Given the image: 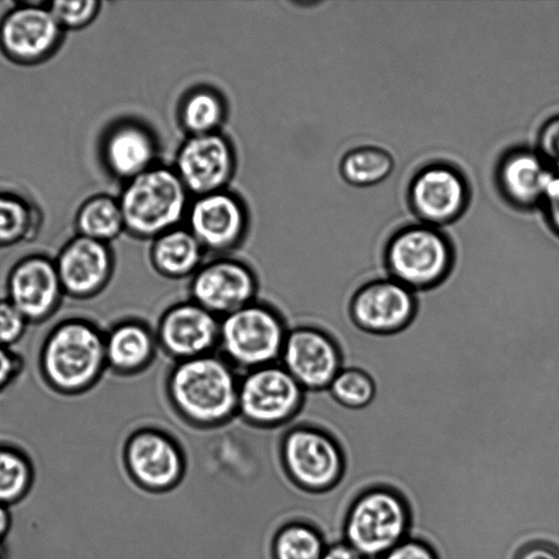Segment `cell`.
I'll use <instances>...</instances> for the list:
<instances>
[{"mask_svg": "<svg viewBox=\"0 0 559 559\" xmlns=\"http://www.w3.org/2000/svg\"><path fill=\"white\" fill-rule=\"evenodd\" d=\"M240 373L217 352L175 361L165 392L170 407L186 424L217 428L237 416Z\"/></svg>", "mask_w": 559, "mask_h": 559, "instance_id": "obj_1", "label": "cell"}, {"mask_svg": "<svg viewBox=\"0 0 559 559\" xmlns=\"http://www.w3.org/2000/svg\"><path fill=\"white\" fill-rule=\"evenodd\" d=\"M39 371L53 391L81 394L92 389L107 370L105 332L85 318H68L55 324L43 341Z\"/></svg>", "mask_w": 559, "mask_h": 559, "instance_id": "obj_2", "label": "cell"}, {"mask_svg": "<svg viewBox=\"0 0 559 559\" xmlns=\"http://www.w3.org/2000/svg\"><path fill=\"white\" fill-rule=\"evenodd\" d=\"M412 511L399 488L374 483L350 502L343 521L344 542L365 559H380L407 538Z\"/></svg>", "mask_w": 559, "mask_h": 559, "instance_id": "obj_3", "label": "cell"}, {"mask_svg": "<svg viewBox=\"0 0 559 559\" xmlns=\"http://www.w3.org/2000/svg\"><path fill=\"white\" fill-rule=\"evenodd\" d=\"M288 330L274 307L254 300L221 318L217 353L240 374L276 364Z\"/></svg>", "mask_w": 559, "mask_h": 559, "instance_id": "obj_4", "label": "cell"}, {"mask_svg": "<svg viewBox=\"0 0 559 559\" xmlns=\"http://www.w3.org/2000/svg\"><path fill=\"white\" fill-rule=\"evenodd\" d=\"M453 259V246L443 228L420 222L395 229L384 249L388 275L414 292L442 282Z\"/></svg>", "mask_w": 559, "mask_h": 559, "instance_id": "obj_5", "label": "cell"}, {"mask_svg": "<svg viewBox=\"0 0 559 559\" xmlns=\"http://www.w3.org/2000/svg\"><path fill=\"white\" fill-rule=\"evenodd\" d=\"M188 190L177 173L152 167L129 180L119 201L124 229L155 239L177 227L187 206Z\"/></svg>", "mask_w": 559, "mask_h": 559, "instance_id": "obj_6", "label": "cell"}, {"mask_svg": "<svg viewBox=\"0 0 559 559\" xmlns=\"http://www.w3.org/2000/svg\"><path fill=\"white\" fill-rule=\"evenodd\" d=\"M281 461L290 480L313 493L334 489L346 471L341 444L328 429L316 425H298L285 432Z\"/></svg>", "mask_w": 559, "mask_h": 559, "instance_id": "obj_7", "label": "cell"}, {"mask_svg": "<svg viewBox=\"0 0 559 559\" xmlns=\"http://www.w3.org/2000/svg\"><path fill=\"white\" fill-rule=\"evenodd\" d=\"M306 391L280 364L240 374L237 416L257 428H276L301 409Z\"/></svg>", "mask_w": 559, "mask_h": 559, "instance_id": "obj_8", "label": "cell"}, {"mask_svg": "<svg viewBox=\"0 0 559 559\" xmlns=\"http://www.w3.org/2000/svg\"><path fill=\"white\" fill-rule=\"evenodd\" d=\"M123 463L131 479L152 492L175 488L186 472L180 445L167 432L153 427L136 429L128 437Z\"/></svg>", "mask_w": 559, "mask_h": 559, "instance_id": "obj_9", "label": "cell"}, {"mask_svg": "<svg viewBox=\"0 0 559 559\" xmlns=\"http://www.w3.org/2000/svg\"><path fill=\"white\" fill-rule=\"evenodd\" d=\"M278 362L305 391L323 393L343 368V355L325 328L302 324L288 330Z\"/></svg>", "mask_w": 559, "mask_h": 559, "instance_id": "obj_10", "label": "cell"}, {"mask_svg": "<svg viewBox=\"0 0 559 559\" xmlns=\"http://www.w3.org/2000/svg\"><path fill=\"white\" fill-rule=\"evenodd\" d=\"M259 282L245 262L219 257L204 261L189 278V299L219 319L257 300Z\"/></svg>", "mask_w": 559, "mask_h": 559, "instance_id": "obj_11", "label": "cell"}, {"mask_svg": "<svg viewBox=\"0 0 559 559\" xmlns=\"http://www.w3.org/2000/svg\"><path fill=\"white\" fill-rule=\"evenodd\" d=\"M221 319L191 299L167 307L158 318V347L175 361L217 352Z\"/></svg>", "mask_w": 559, "mask_h": 559, "instance_id": "obj_12", "label": "cell"}, {"mask_svg": "<svg viewBox=\"0 0 559 559\" xmlns=\"http://www.w3.org/2000/svg\"><path fill=\"white\" fill-rule=\"evenodd\" d=\"M468 186L452 166L432 164L421 168L412 179L408 200L420 223L442 228L454 224L465 212Z\"/></svg>", "mask_w": 559, "mask_h": 559, "instance_id": "obj_13", "label": "cell"}, {"mask_svg": "<svg viewBox=\"0 0 559 559\" xmlns=\"http://www.w3.org/2000/svg\"><path fill=\"white\" fill-rule=\"evenodd\" d=\"M7 299L28 323L48 320L66 296L55 260L43 254L20 259L10 269L5 282Z\"/></svg>", "mask_w": 559, "mask_h": 559, "instance_id": "obj_14", "label": "cell"}, {"mask_svg": "<svg viewBox=\"0 0 559 559\" xmlns=\"http://www.w3.org/2000/svg\"><path fill=\"white\" fill-rule=\"evenodd\" d=\"M415 311V292L390 276L366 283L349 302L354 323L373 334L402 330L412 321Z\"/></svg>", "mask_w": 559, "mask_h": 559, "instance_id": "obj_15", "label": "cell"}, {"mask_svg": "<svg viewBox=\"0 0 559 559\" xmlns=\"http://www.w3.org/2000/svg\"><path fill=\"white\" fill-rule=\"evenodd\" d=\"M66 296L88 299L106 288L114 274V255L107 243L81 235L68 241L55 259Z\"/></svg>", "mask_w": 559, "mask_h": 559, "instance_id": "obj_16", "label": "cell"}, {"mask_svg": "<svg viewBox=\"0 0 559 559\" xmlns=\"http://www.w3.org/2000/svg\"><path fill=\"white\" fill-rule=\"evenodd\" d=\"M234 169V155L216 132L192 135L177 157V175L188 191L201 195L222 191Z\"/></svg>", "mask_w": 559, "mask_h": 559, "instance_id": "obj_17", "label": "cell"}, {"mask_svg": "<svg viewBox=\"0 0 559 559\" xmlns=\"http://www.w3.org/2000/svg\"><path fill=\"white\" fill-rule=\"evenodd\" d=\"M246 214L230 194L217 191L201 195L189 211V230L203 249L224 253L234 249L246 231Z\"/></svg>", "mask_w": 559, "mask_h": 559, "instance_id": "obj_18", "label": "cell"}, {"mask_svg": "<svg viewBox=\"0 0 559 559\" xmlns=\"http://www.w3.org/2000/svg\"><path fill=\"white\" fill-rule=\"evenodd\" d=\"M61 28L49 9L26 4L13 9L3 19L0 44L12 59L35 62L53 51Z\"/></svg>", "mask_w": 559, "mask_h": 559, "instance_id": "obj_19", "label": "cell"}, {"mask_svg": "<svg viewBox=\"0 0 559 559\" xmlns=\"http://www.w3.org/2000/svg\"><path fill=\"white\" fill-rule=\"evenodd\" d=\"M555 173L538 152L527 148L509 151L497 168V183L514 206L530 209L543 202Z\"/></svg>", "mask_w": 559, "mask_h": 559, "instance_id": "obj_20", "label": "cell"}, {"mask_svg": "<svg viewBox=\"0 0 559 559\" xmlns=\"http://www.w3.org/2000/svg\"><path fill=\"white\" fill-rule=\"evenodd\" d=\"M158 349L155 330L139 319H123L105 332L107 369L119 376L144 371Z\"/></svg>", "mask_w": 559, "mask_h": 559, "instance_id": "obj_21", "label": "cell"}, {"mask_svg": "<svg viewBox=\"0 0 559 559\" xmlns=\"http://www.w3.org/2000/svg\"><path fill=\"white\" fill-rule=\"evenodd\" d=\"M205 250L189 229L175 227L153 241L152 267L169 280L190 278L204 263Z\"/></svg>", "mask_w": 559, "mask_h": 559, "instance_id": "obj_22", "label": "cell"}, {"mask_svg": "<svg viewBox=\"0 0 559 559\" xmlns=\"http://www.w3.org/2000/svg\"><path fill=\"white\" fill-rule=\"evenodd\" d=\"M155 143L151 134L135 124H122L114 130L105 144L109 168L129 180L152 168Z\"/></svg>", "mask_w": 559, "mask_h": 559, "instance_id": "obj_23", "label": "cell"}, {"mask_svg": "<svg viewBox=\"0 0 559 559\" xmlns=\"http://www.w3.org/2000/svg\"><path fill=\"white\" fill-rule=\"evenodd\" d=\"M35 481V467L25 451L0 442V503L12 507L24 500Z\"/></svg>", "mask_w": 559, "mask_h": 559, "instance_id": "obj_24", "label": "cell"}, {"mask_svg": "<svg viewBox=\"0 0 559 559\" xmlns=\"http://www.w3.org/2000/svg\"><path fill=\"white\" fill-rule=\"evenodd\" d=\"M323 535L311 524L294 521L283 525L272 542L273 559H322Z\"/></svg>", "mask_w": 559, "mask_h": 559, "instance_id": "obj_25", "label": "cell"}, {"mask_svg": "<svg viewBox=\"0 0 559 559\" xmlns=\"http://www.w3.org/2000/svg\"><path fill=\"white\" fill-rule=\"evenodd\" d=\"M79 235L107 243L124 228L119 202L109 197H95L79 211Z\"/></svg>", "mask_w": 559, "mask_h": 559, "instance_id": "obj_26", "label": "cell"}, {"mask_svg": "<svg viewBox=\"0 0 559 559\" xmlns=\"http://www.w3.org/2000/svg\"><path fill=\"white\" fill-rule=\"evenodd\" d=\"M393 158L385 150L378 146H361L343 157L341 171L350 185L367 187L384 180L393 170Z\"/></svg>", "mask_w": 559, "mask_h": 559, "instance_id": "obj_27", "label": "cell"}, {"mask_svg": "<svg viewBox=\"0 0 559 559\" xmlns=\"http://www.w3.org/2000/svg\"><path fill=\"white\" fill-rule=\"evenodd\" d=\"M330 397L346 408L367 406L374 395L371 377L361 369L343 367L326 390Z\"/></svg>", "mask_w": 559, "mask_h": 559, "instance_id": "obj_28", "label": "cell"}, {"mask_svg": "<svg viewBox=\"0 0 559 559\" xmlns=\"http://www.w3.org/2000/svg\"><path fill=\"white\" fill-rule=\"evenodd\" d=\"M181 117L193 135L213 133L223 120L224 106L216 94L198 91L186 99Z\"/></svg>", "mask_w": 559, "mask_h": 559, "instance_id": "obj_29", "label": "cell"}, {"mask_svg": "<svg viewBox=\"0 0 559 559\" xmlns=\"http://www.w3.org/2000/svg\"><path fill=\"white\" fill-rule=\"evenodd\" d=\"M31 216L25 204L13 197L0 195V247L11 246L29 231Z\"/></svg>", "mask_w": 559, "mask_h": 559, "instance_id": "obj_30", "label": "cell"}, {"mask_svg": "<svg viewBox=\"0 0 559 559\" xmlns=\"http://www.w3.org/2000/svg\"><path fill=\"white\" fill-rule=\"evenodd\" d=\"M99 2L95 0L53 1L50 12L61 27L78 28L90 23L98 11Z\"/></svg>", "mask_w": 559, "mask_h": 559, "instance_id": "obj_31", "label": "cell"}, {"mask_svg": "<svg viewBox=\"0 0 559 559\" xmlns=\"http://www.w3.org/2000/svg\"><path fill=\"white\" fill-rule=\"evenodd\" d=\"M28 324L7 298H0V346L11 348L20 342Z\"/></svg>", "mask_w": 559, "mask_h": 559, "instance_id": "obj_32", "label": "cell"}, {"mask_svg": "<svg viewBox=\"0 0 559 559\" xmlns=\"http://www.w3.org/2000/svg\"><path fill=\"white\" fill-rule=\"evenodd\" d=\"M538 154L555 174H559V115L549 118L538 133Z\"/></svg>", "mask_w": 559, "mask_h": 559, "instance_id": "obj_33", "label": "cell"}, {"mask_svg": "<svg viewBox=\"0 0 559 559\" xmlns=\"http://www.w3.org/2000/svg\"><path fill=\"white\" fill-rule=\"evenodd\" d=\"M380 559H439L435 548L417 536L405 538Z\"/></svg>", "mask_w": 559, "mask_h": 559, "instance_id": "obj_34", "label": "cell"}, {"mask_svg": "<svg viewBox=\"0 0 559 559\" xmlns=\"http://www.w3.org/2000/svg\"><path fill=\"white\" fill-rule=\"evenodd\" d=\"M22 370V358L11 348L0 346V392L12 384Z\"/></svg>", "mask_w": 559, "mask_h": 559, "instance_id": "obj_35", "label": "cell"}, {"mask_svg": "<svg viewBox=\"0 0 559 559\" xmlns=\"http://www.w3.org/2000/svg\"><path fill=\"white\" fill-rule=\"evenodd\" d=\"M513 559H559V548L548 540L524 542Z\"/></svg>", "mask_w": 559, "mask_h": 559, "instance_id": "obj_36", "label": "cell"}, {"mask_svg": "<svg viewBox=\"0 0 559 559\" xmlns=\"http://www.w3.org/2000/svg\"><path fill=\"white\" fill-rule=\"evenodd\" d=\"M542 203L545 205L547 223L559 238V174L552 177Z\"/></svg>", "mask_w": 559, "mask_h": 559, "instance_id": "obj_37", "label": "cell"}, {"mask_svg": "<svg viewBox=\"0 0 559 559\" xmlns=\"http://www.w3.org/2000/svg\"><path fill=\"white\" fill-rule=\"evenodd\" d=\"M322 559H365L359 552L345 542L329 545Z\"/></svg>", "mask_w": 559, "mask_h": 559, "instance_id": "obj_38", "label": "cell"}, {"mask_svg": "<svg viewBox=\"0 0 559 559\" xmlns=\"http://www.w3.org/2000/svg\"><path fill=\"white\" fill-rule=\"evenodd\" d=\"M12 527V513L10 507L0 503V547L8 537Z\"/></svg>", "mask_w": 559, "mask_h": 559, "instance_id": "obj_39", "label": "cell"}, {"mask_svg": "<svg viewBox=\"0 0 559 559\" xmlns=\"http://www.w3.org/2000/svg\"><path fill=\"white\" fill-rule=\"evenodd\" d=\"M0 548H1V547H0ZM0 559H3L2 554H1V550H0Z\"/></svg>", "mask_w": 559, "mask_h": 559, "instance_id": "obj_40", "label": "cell"}]
</instances>
